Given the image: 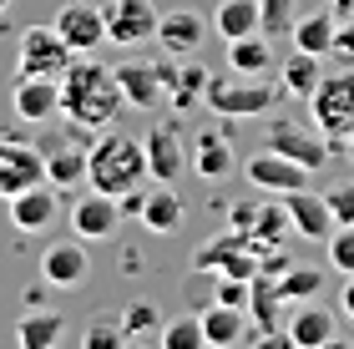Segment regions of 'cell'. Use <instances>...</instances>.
Instances as JSON below:
<instances>
[{
	"label": "cell",
	"mask_w": 354,
	"mask_h": 349,
	"mask_svg": "<svg viewBox=\"0 0 354 349\" xmlns=\"http://www.w3.org/2000/svg\"><path fill=\"white\" fill-rule=\"evenodd\" d=\"M61 112L76 126H86V132H106L117 122V112H127L117 71L91 61V56H76L66 66V76H61Z\"/></svg>",
	"instance_id": "cell-1"
},
{
	"label": "cell",
	"mask_w": 354,
	"mask_h": 349,
	"mask_svg": "<svg viewBox=\"0 0 354 349\" xmlns=\"http://www.w3.org/2000/svg\"><path fill=\"white\" fill-rule=\"evenodd\" d=\"M86 182L96 193H111V198H127V193H142L152 182L147 172V147L142 137H127V132H106L86 147Z\"/></svg>",
	"instance_id": "cell-2"
},
{
	"label": "cell",
	"mask_w": 354,
	"mask_h": 349,
	"mask_svg": "<svg viewBox=\"0 0 354 349\" xmlns=\"http://www.w3.org/2000/svg\"><path fill=\"white\" fill-rule=\"evenodd\" d=\"M207 106H213L218 117H263L273 102H279V86L263 82V76H207Z\"/></svg>",
	"instance_id": "cell-3"
},
{
	"label": "cell",
	"mask_w": 354,
	"mask_h": 349,
	"mask_svg": "<svg viewBox=\"0 0 354 349\" xmlns=\"http://www.w3.org/2000/svg\"><path fill=\"white\" fill-rule=\"evenodd\" d=\"M309 117H314V126L329 142L344 137V132H354V71L349 66L319 76V86H314V97H309Z\"/></svg>",
	"instance_id": "cell-4"
},
{
	"label": "cell",
	"mask_w": 354,
	"mask_h": 349,
	"mask_svg": "<svg viewBox=\"0 0 354 349\" xmlns=\"http://www.w3.org/2000/svg\"><path fill=\"white\" fill-rule=\"evenodd\" d=\"M76 61V51L66 41H61V30L56 26H30L21 46H15V71L21 76H66V66Z\"/></svg>",
	"instance_id": "cell-5"
},
{
	"label": "cell",
	"mask_w": 354,
	"mask_h": 349,
	"mask_svg": "<svg viewBox=\"0 0 354 349\" xmlns=\"http://www.w3.org/2000/svg\"><path fill=\"white\" fill-rule=\"evenodd\" d=\"M46 182V162H41V142H21V137H0V198H15L26 187Z\"/></svg>",
	"instance_id": "cell-6"
},
{
	"label": "cell",
	"mask_w": 354,
	"mask_h": 349,
	"mask_svg": "<svg viewBox=\"0 0 354 349\" xmlns=\"http://www.w3.org/2000/svg\"><path fill=\"white\" fill-rule=\"evenodd\" d=\"M122 228V202L111 198V193H82L71 202V233L82 238V243H111Z\"/></svg>",
	"instance_id": "cell-7"
},
{
	"label": "cell",
	"mask_w": 354,
	"mask_h": 349,
	"mask_svg": "<svg viewBox=\"0 0 354 349\" xmlns=\"http://www.w3.org/2000/svg\"><path fill=\"white\" fill-rule=\"evenodd\" d=\"M162 10L152 0H106V41L111 46H147L157 36Z\"/></svg>",
	"instance_id": "cell-8"
},
{
	"label": "cell",
	"mask_w": 354,
	"mask_h": 349,
	"mask_svg": "<svg viewBox=\"0 0 354 349\" xmlns=\"http://www.w3.org/2000/svg\"><path fill=\"white\" fill-rule=\"evenodd\" d=\"M263 147L288 157V162H299V167H309V172H319L329 162V137L309 132V126H299V122H273L268 137H263Z\"/></svg>",
	"instance_id": "cell-9"
},
{
	"label": "cell",
	"mask_w": 354,
	"mask_h": 349,
	"mask_svg": "<svg viewBox=\"0 0 354 349\" xmlns=\"http://www.w3.org/2000/svg\"><path fill=\"white\" fill-rule=\"evenodd\" d=\"M51 26L61 30V41H66L76 56H91L96 46L106 41V10L91 6V0H66V6L56 10Z\"/></svg>",
	"instance_id": "cell-10"
},
{
	"label": "cell",
	"mask_w": 354,
	"mask_h": 349,
	"mask_svg": "<svg viewBox=\"0 0 354 349\" xmlns=\"http://www.w3.org/2000/svg\"><path fill=\"white\" fill-rule=\"evenodd\" d=\"M213 36V21L198 10H167L162 21H157V46H162L167 56L177 61H187V56H198V46Z\"/></svg>",
	"instance_id": "cell-11"
},
{
	"label": "cell",
	"mask_w": 354,
	"mask_h": 349,
	"mask_svg": "<svg viewBox=\"0 0 354 349\" xmlns=\"http://www.w3.org/2000/svg\"><path fill=\"white\" fill-rule=\"evenodd\" d=\"M91 274V258H86V243L82 238H61L41 253V279L51 283V289H82Z\"/></svg>",
	"instance_id": "cell-12"
},
{
	"label": "cell",
	"mask_w": 354,
	"mask_h": 349,
	"mask_svg": "<svg viewBox=\"0 0 354 349\" xmlns=\"http://www.w3.org/2000/svg\"><path fill=\"white\" fill-rule=\"evenodd\" d=\"M283 208H288V228L294 238H309V243H324L334 233V213L324 193H309V187H294V193H283Z\"/></svg>",
	"instance_id": "cell-13"
},
{
	"label": "cell",
	"mask_w": 354,
	"mask_h": 349,
	"mask_svg": "<svg viewBox=\"0 0 354 349\" xmlns=\"http://www.w3.org/2000/svg\"><path fill=\"white\" fill-rule=\"evenodd\" d=\"M117 71V86L127 97V112H152L157 102L167 97V82H162V66H152V61H122Z\"/></svg>",
	"instance_id": "cell-14"
},
{
	"label": "cell",
	"mask_w": 354,
	"mask_h": 349,
	"mask_svg": "<svg viewBox=\"0 0 354 349\" xmlns=\"http://www.w3.org/2000/svg\"><path fill=\"white\" fill-rule=\"evenodd\" d=\"M10 106H15V117L30 122V126L51 122L61 112V82L56 76H21L15 91H10Z\"/></svg>",
	"instance_id": "cell-15"
},
{
	"label": "cell",
	"mask_w": 354,
	"mask_h": 349,
	"mask_svg": "<svg viewBox=\"0 0 354 349\" xmlns=\"http://www.w3.org/2000/svg\"><path fill=\"white\" fill-rule=\"evenodd\" d=\"M243 178L253 182V187H263V193H294V187H309V167H299V162H288V157H279V152H259V157H248L243 162Z\"/></svg>",
	"instance_id": "cell-16"
},
{
	"label": "cell",
	"mask_w": 354,
	"mask_h": 349,
	"mask_svg": "<svg viewBox=\"0 0 354 349\" xmlns=\"http://www.w3.org/2000/svg\"><path fill=\"white\" fill-rule=\"evenodd\" d=\"M56 213H61V198H56V187L51 182H36V187H26V193H15L10 198V223L21 228L26 238H36L46 228H56Z\"/></svg>",
	"instance_id": "cell-17"
},
{
	"label": "cell",
	"mask_w": 354,
	"mask_h": 349,
	"mask_svg": "<svg viewBox=\"0 0 354 349\" xmlns=\"http://www.w3.org/2000/svg\"><path fill=\"white\" fill-rule=\"evenodd\" d=\"M137 218H142V228H147V233L167 238V233L183 228L187 208H183V198H177L172 182H147V187H142V208H137Z\"/></svg>",
	"instance_id": "cell-18"
},
{
	"label": "cell",
	"mask_w": 354,
	"mask_h": 349,
	"mask_svg": "<svg viewBox=\"0 0 354 349\" xmlns=\"http://www.w3.org/2000/svg\"><path fill=\"white\" fill-rule=\"evenodd\" d=\"M41 162H46V182L51 187L86 182V147L71 142V137H46L41 142Z\"/></svg>",
	"instance_id": "cell-19"
},
{
	"label": "cell",
	"mask_w": 354,
	"mask_h": 349,
	"mask_svg": "<svg viewBox=\"0 0 354 349\" xmlns=\"http://www.w3.org/2000/svg\"><path fill=\"white\" fill-rule=\"evenodd\" d=\"M142 147H147V172L152 182H177L187 167V147L183 137H177V126H152L147 137H142Z\"/></svg>",
	"instance_id": "cell-20"
},
{
	"label": "cell",
	"mask_w": 354,
	"mask_h": 349,
	"mask_svg": "<svg viewBox=\"0 0 354 349\" xmlns=\"http://www.w3.org/2000/svg\"><path fill=\"white\" fill-rule=\"evenodd\" d=\"M334 309H324L319 299H304V304L294 309V319H288V344L294 349H324L334 344Z\"/></svg>",
	"instance_id": "cell-21"
},
{
	"label": "cell",
	"mask_w": 354,
	"mask_h": 349,
	"mask_svg": "<svg viewBox=\"0 0 354 349\" xmlns=\"http://www.w3.org/2000/svg\"><path fill=\"white\" fill-rule=\"evenodd\" d=\"M192 167H198V178L207 182H218V178H228V172L238 167V152H233V142L218 132V126H203L198 137H192V157H187Z\"/></svg>",
	"instance_id": "cell-22"
},
{
	"label": "cell",
	"mask_w": 354,
	"mask_h": 349,
	"mask_svg": "<svg viewBox=\"0 0 354 349\" xmlns=\"http://www.w3.org/2000/svg\"><path fill=\"white\" fill-rule=\"evenodd\" d=\"M198 319H203V339L213 349H233V344L248 339V319H243L238 304H223V299H218V304H207Z\"/></svg>",
	"instance_id": "cell-23"
},
{
	"label": "cell",
	"mask_w": 354,
	"mask_h": 349,
	"mask_svg": "<svg viewBox=\"0 0 354 349\" xmlns=\"http://www.w3.org/2000/svg\"><path fill=\"white\" fill-rule=\"evenodd\" d=\"M198 268H213L223 279H259V253H248L243 238H223L198 258Z\"/></svg>",
	"instance_id": "cell-24"
},
{
	"label": "cell",
	"mask_w": 354,
	"mask_h": 349,
	"mask_svg": "<svg viewBox=\"0 0 354 349\" xmlns=\"http://www.w3.org/2000/svg\"><path fill=\"white\" fill-rule=\"evenodd\" d=\"M334 26H339V15H334V10L299 15V21L288 26V41H294V51H309V56H334Z\"/></svg>",
	"instance_id": "cell-25"
},
{
	"label": "cell",
	"mask_w": 354,
	"mask_h": 349,
	"mask_svg": "<svg viewBox=\"0 0 354 349\" xmlns=\"http://www.w3.org/2000/svg\"><path fill=\"white\" fill-rule=\"evenodd\" d=\"M15 339H21V349H56L66 339V319L56 309H26L15 319Z\"/></svg>",
	"instance_id": "cell-26"
},
{
	"label": "cell",
	"mask_w": 354,
	"mask_h": 349,
	"mask_svg": "<svg viewBox=\"0 0 354 349\" xmlns=\"http://www.w3.org/2000/svg\"><path fill=\"white\" fill-rule=\"evenodd\" d=\"M207 21H213V36H223V46L238 36H253L259 30V0H218V10Z\"/></svg>",
	"instance_id": "cell-27"
},
{
	"label": "cell",
	"mask_w": 354,
	"mask_h": 349,
	"mask_svg": "<svg viewBox=\"0 0 354 349\" xmlns=\"http://www.w3.org/2000/svg\"><path fill=\"white\" fill-rule=\"evenodd\" d=\"M122 334H127V344H152L157 334H162V309L152 304V299H132V304L122 309Z\"/></svg>",
	"instance_id": "cell-28"
},
{
	"label": "cell",
	"mask_w": 354,
	"mask_h": 349,
	"mask_svg": "<svg viewBox=\"0 0 354 349\" xmlns=\"http://www.w3.org/2000/svg\"><path fill=\"white\" fill-rule=\"evenodd\" d=\"M319 61H324V56H309V51H294V56H288L283 61V91H288V97H299V102H309L314 97V86H319V76H324V71H319Z\"/></svg>",
	"instance_id": "cell-29"
},
{
	"label": "cell",
	"mask_w": 354,
	"mask_h": 349,
	"mask_svg": "<svg viewBox=\"0 0 354 349\" xmlns=\"http://www.w3.org/2000/svg\"><path fill=\"white\" fill-rule=\"evenodd\" d=\"M228 66L243 71V76H263L273 66V46L259 30H253V36H238V41H228Z\"/></svg>",
	"instance_id": "cell-30"
},
{
	"label": "cell",
	"mask_w": 354,
	"mask_h": 349,
	"mask_svg": "<svg viewBox=\"0 0 354 349\" xmlns=\"http://www.w3.org/2000/svg\"><path fill=\"white\" fill-rule=\"evenodd\" d=\"M319 289H324V268L283 263V279H279V294H283V304H304V299H319Z\"/></svg>",
	"instance_id": "cell-31"
},
{
	"label": "cell",
	"mask_w": 354,
	"mask_h": 349,
	"mask_svg": "<svg viewBox=\"0 0 354 349\" xmlns=\"http://www.w3.org/2000/svg\"><path fill=\"white\" fill-rule=\"evenodd\" d=\"M157 344H162V349H203V344H207V339H203V319H198V314H183V319L162 324Z\"/></svg>",
	"instance_id": "cell-32"
},
{
	"label": "cell",
	"mask_w": 354,
	"mask_h": 349,
	"mask_svg": "<svg viewBox=\"0 0 354 349\" xmlns=\"http://www.w3.org/2000/svg\"><path fill=\"white\" fill-rule=\"evenodd\" d=\"M288 233H294V228H288V208H283V202H268V208L253 213V238H259V243H273V248H279Z\"/></svg>",
	"instance_id": "cell-33"
},
{
	"label": "cell",
	"mask_w": 354,
	"mask_h": 349,
	"mask_svg": "<svg viewBox=\"0 0 354 349\" xmlns=\"http://www.w3.org/2000/svg\"><path fill=\"white\" fill-rule=\"evenodd\" d=\"M279 304H283V294H279V283H248V309H253V319H259V329L268 334L273 324H279Z\"/></svg>",
	"instance_id": "cell-34"
},
{
	"label": "cell",
	"mask_w": 354,
	"mask_h": 349,
	"mask_svg": "<svg viewBox=\"0 0 354 349\" xmlns=\"http://www.w3.org/2000/svg\"><path fill=\"white\" fill-rule=\"evenodd\" d=\"M324 253H329V268L334 274H354V223H339L329 238H324Z\"/></svg>",
	"instance_id": "cell-35"
},
{
	"label": "cell",
	"mask_w": 354,
	"mask_h": 349,
	"mask_svg": "<svg viewBox=\"0 0 354 349\" xmlns=\"http://www.w3.org/2000/svg\"><path fill=\"white\" fill-rule=\"evenodd\" d=\"M294 6H299V0H259V30H268V36H288V26L299 21Z\"/></svg>",
	"instance_id": "cell-36"
},
{
	"label": "cell",
	"mask_w": 354,
	"mask_h": 349,
	"mask_svg": "<svg viewBox=\"0 0 354 349\" xmlns=\"http://www.w3.org/2000/svg\"><path fill=\"white\" fill-rule=\"evenodd\" d=\"M324 202H329V213H334V228H339V223H354V178L324 187Z\"/></svg>",
	"instance_id": "cell-37"
},
{
	"label": "cell",
	"mask_w": 354,
	"mask_h": 349,
	"mask_svg": "<svg viewBox=\"0 0 354 349\" xmlns=\"http://www.w3.org/2000/svg\"><path fill=\"white\" fill-rule=\"evenodd\" d=\"M82 344H86V349H117V344H127V334H122V324H111V319H96V324H86Z\"/></svg>",
	"instance_id": "cell-38"
},
{
	"label": "cell",
	"mask_w": 354,
	"mask_h": 349,
	"mask_svg": "<svg viewBox=\"0 0 354 349\" xmlns=\"http://www.w3.org/2000/svg\"><path fill=\"white\" fill-rule=\"evenodd\" d=\"M334 56L354 61V15H339V26H334Z\"/></svg>",
	"instance_id": "cell-39"
},
{
	"label": "cell",
	"mask_w": 354,
	"mask_h": 349,
	"mask_svg": "<svg viewBox=\"0 0 354 349\" xmlns=\"http://www.w3.org/2000/svg\"><path fill=\"white\" fill-rule=\"evenodd\" d=\"M339 309L349 314V319H354V274L344 279V294H339Z\"/></svg>",
	"instance_id": "cell-40"
},
{
	"label": "cell",
	"mask_w": 354,
	"mask_h": 349,
	"mask_svg": "<svg viewBox=\"0 0 354 349\" xmlns=\"http://www.w3.org/2000/svg\"><path fill=\"white\" fill-rule=\"evenodd\" d=\"M334 147H339V152L349 157V162H354V132H344V137H334Z\"/></svg>",
	"instance_id": "cell-41"
},
{
	"label": "cell",
	"mask_w": 354,
	"mask_h": 349,
	"mask_svg": "<svg viewBox=\"0 0 354 349\" xmlns=\"http://www.w3.org/2000/svg\"><path fill=\"white\" fill-rule=\"evenodd\" d=\"M329 10L334 15H354V0H329Z\"/></svg>",
	"instance_id": "cell-42"
},
{
	"label": "cell",
	"mask_w": 354,
	"mask_h": 349,
	"mask_svg": "<svg viewBox=\"0 0 354 349\" xmlns=\"http://www.w3.org/2000/svg\"><path fill=\"white\" fill-rule=\"evenodd\" d=\"M6 10H10V0H0V15H6Z\"/></svg>",
	"instance_id": "cell-43"
},
{
	"label": "cell",
	"mask_w": 354,
	"mask_h": 349,
	"mask_svg": "<svg viewBox=\"0 0 354 349\" xmlns=\"http://www.w3.org/2000/svg\"><path fill=\"white\" fill-rule=\"evenodd\" d=\"M0 137H6V126H0Z\"/></svg>",
	"instance_id": "cell-44"
}]
</instances>
